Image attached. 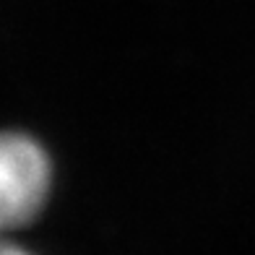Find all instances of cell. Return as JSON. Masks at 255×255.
<instances>
[{
	"mask_svg": "<svg viewBox=\"0 0 255 255\" xmlns=\"http://www.w3.org/2000/svg\"><path fill=\"white\" fill-rule=\"evenodd\" d=\"M0 255H34L26 248L16 245V242H8V240H0Z\"/></svg>",
	"mask_w": 255,
	"mask_h": 255,
	"instance_id": "cell-2",
	"label": "cell"
},
{
	"mask_svg": "<svg viewBox=\"0 0 255 255\" xmlns=\"http://www.w3.org/2000/svg\"><path fill=\"white\" fill-rule=\"evenodd\" d=\"M52 164L24 133H0V235L31 222L47 201Z\"/></svg>",
	"mask_w": 255,
	"mask_h": 255,
	"instance_id": "cell-1",
	"label": "cell"
}]
</instances>
